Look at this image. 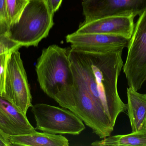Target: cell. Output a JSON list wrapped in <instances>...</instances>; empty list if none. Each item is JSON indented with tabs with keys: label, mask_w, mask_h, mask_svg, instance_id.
<instances>
[{
	"label": "cell",
	"mask_w": 146,
	"mask_h": 146,
	"mask_svg": "<svg viewBox=\"0 0 146 146\" xmlns=\"http://www.w3.org/2000/svg\"><path fill=\"white\" fill-rule=\"evenodd\" d=\"M10 27L5 0H0V35L8 33Z\"/></svg>",
	"instance_id": "2e32d148"
},
{
	"label": "cell",
	"mask_w": 146,
	"mask_h": 146,
	"mask_svg": "<svg viewBox=\"0 0 146 146\" xmlns=\"http://www.w3.org/2000/svg\"><path fill=\"white\" fill-rule=\"evenodd\" d=\"M29 0H5L10 26L19 21Z\"/></svg>",
	"instance_id": "5bb4252c"
},
{
	"label": "cell",
	"mask_w": 146,
	"mask_h": 146,
	"mask_svg": "<svg viewBox=\"0 0 146 146\" xmlns=\"http://www.w3.org/2000/svg\"><path fill=\"white\" fill-rule=\"evenodd\" d=\"M9 136L0 130V146H13L9 140Z\"/></svg>",
	"instance_id": "d6986e66"
},
{
	"label": "cell",
	"mask_w": 146,
	"mask_h": 146,
	"mask_svg": "<svg viewBox=\"0 0 146 146\" xmlns=\"http://www.w3.org/2000/svg\"><path fill=\"white\" fill-rule=\"evenodd\" d=\"M63 0H45L46 3L53 13L58 11Z\"/></svg>",
	"instance_id": "ac0fdd59"
},
{
	"label": "cell",
	"mask_w": 146,
	"mask_h": 146,
	"mask_svg": "<svg viewBox=\"0 0 146 146\" xmlns=\"http://www.w3.org/2000/svg\"><path fill=\"white\" fill-rule=\"evenodd\" d=\"M36 72L43 91L62 108L72 111L74 82L68 50L55 45L44 49L38 59Z\"/></svg>",
	"instance_id": "7a4b0ae2"
},
{
	"label": "cell",
	"mask_w": 146,
	"mask_h": 146,
	"mask_svg": "<svg viewBox=\"0 0 146 146\" xmlns=\"http://www.w3.org/2000/svg\"><path fill=\"white\" fill-rule=\"evenodd\" d=\"M66 40L72 49L91 52H104L127 47L129 39L121 36L99 33L68 34Z\"/></svg>",
	"instance_id": "ba28073f"
},
{
	"label": "cell",
	"mask_w": 146,
	"mask_h": 146,
	"mask_svg": "<svg viewBox=\"0 0 146 146\" xmlns=\"http://www.w3.org/2000/svg\"><path fill=\"white\" fill-rule=\"evenodd\" d=\"M54 15L45 0H31L19 21L9 27V37L21 47L37 46L54 26Z\"/></svg>",
	"instance_id": "3957f363"
},
{
	"label": "cell",
	"mask_w": 146,
	"mask_h": 146,
	"mask_svg": "<svg viewBox=\"0 0 146 146\" xmlns=\"http://www.w3.org/2000/svg\"><path fill=\"white\" fill-rule=\"evenodd\" d=\"M94 146H146V128L129 134L108 136L92 142Z\"/></svg>",
	"instance_id": "4fadbf2b"
},
{
	"label": "cell",
	"mask_w": 146,
	"mask_h": 146,
	"mask_svg": "<svg viewBox=\"0 0 146 146\" xmlns=\"http://www.w3.org/2000/svg\"><path fill=\"white\" fill-rule=\"evenodd\" d=\"M29 1H31V0H29Z\"/></svg>",
	"instance_id": "ffe728a7"
},
{
	"label": "cell",
	"mask_w": 146,
	"mask_h": 146,
	"mask_svg": "<svg viewBox=\"0 0 146 146\" xmlns=\"http://www.w3.org/2000/svg\"><path fill=\"white\" fill-rule=\"evenodd\" d=\"M132 15H117L99 18L80 25L75 32L99 33L121 36L130 39L134 29Z\"/></svg>",
	"instance_id": "9c48e42d"
},
{
	"label": "cell",
	"mask_w": 146,
	"mask_h": 146,
	"mask_svg": "<svg viewBox=\"0 0 146 146\" xmlns=\"http://www.w3.org/2000/svg\"><path fill=\"white\" fill-rule=\"evenodd\" d=\"M21 46L9 37L8 33L0 35V55L19 49Z\"/></svg>",
	"instance_id": "9a60e30c"
},
{
	"label": "cell",
	"mask_w": 146,
	"mask_h": 146,
	"mask_svg": "<svg viewBox=\"0 0 146 146\" xmlns=\"http://www.w3.org/2000/svg\"><path fill=\"white\" fill-rule=\"evenodd\" d=\"M11 52L0 55V95L1 96H2L4 93L7 64Z\"/></svg>",
	"instance_id": "e0dca14e"
},
{
	"label": "cell",
	"mask_w": 146,
	"mask_h": 146,
	"mask_svg": "<svg viewBox=\"0 0 146 146\" xmlns=\"http://www.w3.org/2000/svg\"><path fill=\"white\" fill-rule=\"evenodd\" d=\"M0 130L8 136L31 133L36 131L27 116L1 95Z\"/></svg>",
	"instance_id": "30bf717a"
},
{
	"label": "cell",
	"mask_w": 146,
	"mask_h": 146,
	"mask_svg": "<svg viewBox=\"0 0 146 146\" xmlns=\"http://www.w3.org/2000/svg\"><path fill=\"white\" fill-rule=\"evenodd\" d=\"M123 49L104 52L68 50L75 83L103 109L114 126L119 115L127 110L117 87L123 66Z\"/></svg>",
	"instance_id": "6da1fadb"
},
{
	"label": "cell",
	"mask_w": 146,
	"mask_h": 146,
	"mask_svg": "<svg viewBox=\"0 0 146 146\" xmlns=\"http://www.w3.org/2000/svg\"><path fill=\"white\" fill-rule=\"evenodd\" d=\"M82 6L84 22H88L110 15H140L146 10V0H82Z\"/></svg>",
	"instance_id": "52a82bcc"
},
{
	"label": "cell",
	"mask_w": 146,
	"mask_h": 146,
	"mask_svg": "<svg viewBox=\"0 0 146 146\" xmlns=\"http://www.w3.org/2000/svg\"><path fill=\"white\" fill-rule=\"evenodd\" d=\"M126 108L132 132L146 128V94L129 87L127 89Z\"/></svg>",
	"instance_id": "8fae6325"
},
{
	"label": "cell",
	"mask_w": 146,
	"mask_h": 146,
	"mask_svg": "<svg viewBox=\"0 0 146 146\" xmlns=\"http://www.w3.org/2000/svg\"><path fill=\"white\" fill-rule=\"evenodd\" d=\"M2 96L26 115L33 106L30 86L19 49L11 52L8 61Z\"/></svg>",
	"instance_id": "8992f818"
},
{
	"label": "cell",
	"mask_w": 146,
	"mask_h": 146,
	"mask_svg": "<svg viewBox=\"0 0 146 146\" xmlns=\"http://www.w3.org/2000/svg\"><path fill=\"white\" fill-rule=\"evenodd\" d=\"M13 146H69L68 140L61 135L36 132L9 136Z\"/></svg>",
	"instance_id": "7c38bea8"
},
{
	"label": "cell",
	"mask_w": 146,
	"mask_h": 146,
	"mask_svg": "<svg viewBox=\"0 0 146 146\" xmlns=\"http://www.w3.org/2000/svg\"><path fill=\"white\" fill-rule=\"evenodd\" d=\"M127 48L123 69L129 87L138 91L146 81V10L139 15Z\"/></svg>",
	"instance_id": "5b68a950"
},
{
	"label": "cell",
	"mask_w": 146,
	"mask_h": 146,
	"mask_svg": "<svg viewBox=\"0 0 146 146\" xmlns=\"http://www.w3.org/2000/svg\"><path fill=\"white\" fill-rule=\"evenodd\" d=\"M64 109L44 103L33 105L35 129L52 134H80L86 129L83 121L72 111Z\"/></svg>",
	"instance_id": "277c9868"
}]
</instances>
